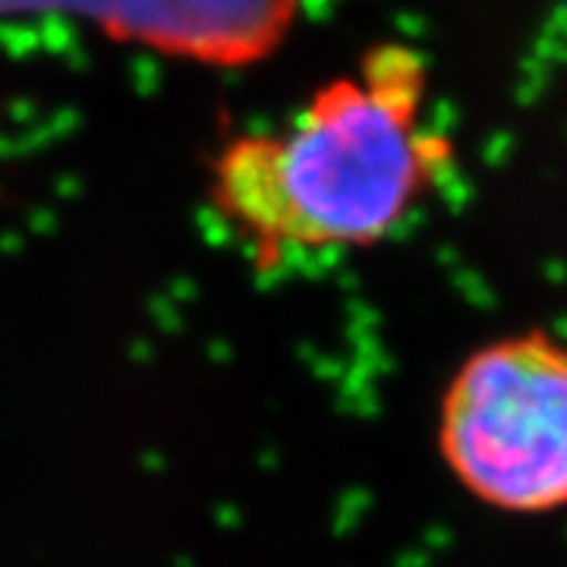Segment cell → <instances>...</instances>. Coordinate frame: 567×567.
<instances>
[{
    "instance_id": "2",
    "label": "cell",
    "mask_w": 567,
    "mask_h": 567,
    "mask_svg": "<svg viewBox=\"0 0 567 567\" xmlns=\"http://www.w3.org/2000/svg\"><path fill=\"white\" fill-rule=\"evenodd\" d=\"M447 473L486 507H567V344L543 328L476 347L439 406Z\"/></svg>"
},
{
    "instance_id": "3",
    "label": "cell",
    "mask_w": 567,
    "mask_h": 567,
    "mask_svg": "<svg viewBox=\"0 0 567 567\" xmlns=\"http://www.w3.org/2000/svg\"><path fill=\"white\" fill-rule=\"evenodd\" d=\"M136 35L203 54L208 61L259 58L287 32L290 7H177V10H136Z\"/></svg>"
},
{
    "instance_id": "1",
    "label": "cell",
    "mask_w": 567,
    "mask_h": 567,
    "mask_svg": "<svg viewBox=\"0 0 567 567\" xmlns=\"http://www.w3.org/2000/svg\"><path fill=\"white\" fill-rule=\"evenodd\" d=\"M451 140L425 121V63L410 44L372 48L324 82L281 133L237 140L215 167V205L262 268L293 252L385 240L439 183Z\"/></svg>"
}]
</instances>
